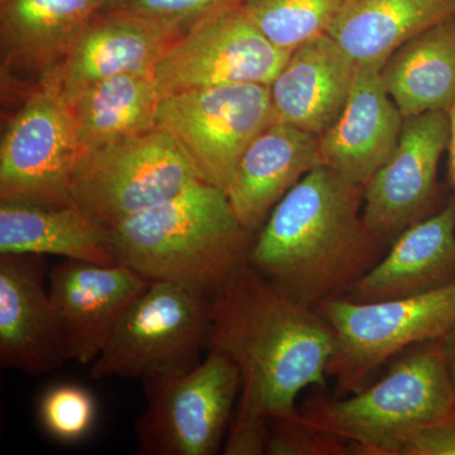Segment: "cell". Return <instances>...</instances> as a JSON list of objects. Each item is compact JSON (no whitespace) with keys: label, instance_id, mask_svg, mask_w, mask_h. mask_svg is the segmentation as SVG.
Here are the masks:
<instances>
[{"label":"cell","instance_id":"21","mask_svg":"<svg viewBox=\"0 0 455 455\" xmlns=\"http://www.w3.org/2000/svg\"><path fill=\"white\" fill-rule=\"evenodd\" d=\"M0 254L118 263L106 228L74 205L0 202Z\"/></svg>","mask_w":455,"mask_h":455},{"label":"cell","instance_id":"6","mask_svg":"<svg viewBox=\"0 0 455 455\" xmlns=\"http://www.w3.org/2000/svg\"><path fill=\"white\" fill-rule=\"evenodd\" d=\"M211 322V299L180 284L151 281L90 364V376L146 381L187 373L202 362Z\"/></svg>","mask_w":455,"mask_h":455},{"label":"cell","instance_id":"11","mask_svg":"<svg viewBox=\"0 0 455 455\" xmlns=\"http://www.w3.org/2000/svg\"><path fill=\"white\" fill-rule=\"evenodd\" d=\"M289 56L257 28L242 3H235L185 33L164 53L154 76L161 98L212 86H269Z\"/></svg>","mask_w":455,"mask_h":455},{"label":"cell","instance_id":"18","mask_svg":"<svg viewBox=\"0 0 455 455\" xmlns=\"http://www.w3.org/2000/svg\"><path fill=\"white\" fill-rule=\"evenodd\" d=\"M455 281V196L407 228L387 253L340 298L374 302L433 291Z\"/></svg>","mask_w":455,"mask_h":455},{"label":"cell","instance_id":"14","mask_svg":"<svg viewBox=\"0 0 455 455\" xmlns=\"http://www.w3.org/2000/svg\"><path fill=\"white\" fill-rule=\"evenodd\" d=\"M44 257L0 254V367L31 376L68 361L51 304Z\"/></svg>","mask_w":455,"mask_h":455},{"label":"cell","instance_id":"5","mask_svg":"<svg viewBox=\"0 0 455 455\" xmlns=\"http://www.w3.org/2000/svg\"><path fill=\"white\" fill-rule=\"evenodd\" d=\"M334 331L328 376L337 395L366 387L376 371L407 348L442 340L455 328V281L433 291L357 302L328 299L315 307Z\"/></svg>","mask_w":455,"mask_h":455},{"label":"cell","instance_id":"9","mask_svg":"<svg viewBox=\"0 0 455 455\" xmlns=\"http://www.w3.org/2000/svg\"><path fill=\"white\" fill-rule=\"evenodd\" d=\"M84 157L59 80L51 74L26 92L0 143V202L71 205Z\"/></svg>","mask_w":455,"mask_h":455},{"label":"cell","instance_id":"25","mask_svg":"<svg viewBox=\"0 0 455 455\" xmlns=\"http://www.w3.org/2000/svg\"><path fill=\"white\" fill-rule=\"evenodd\" d=\"M340 0H243L247 16L278 49L291 53L328 33Z\"/></svg>","mask_w":455,"mask_h":455},{"label":"cell","instance_id":"10","mask_svg":"<svg viewBox=\"0 0 455 455\" xmlns=\"http://www.w3.org/2000/svg\"><path fill=\"white\" fill-rule=\"evenodd\" d=\"M277 122L268 85L212 86L161 99L157 128L181 147L203 181L226 191L257 137Z\"/></svg>","mask_w":455,"mask_h":455},{"label":"cell","instance_id":"17","mask_svg":"<svg viewBox=\"0 0 455 455\" xmlns=\"http://www.w3.org/2000/svg\"><path fill=\"white\" fill-rule=\"evenodd\" d=\"M184 33L147 18L99 11L53 71L64 98L121 74L154 73Z\"/></svg>","mask_w":455,"mask_h":455},{"label":"cell","instance_id":"22","mask_svg":"<svg viewBox=\"0 0 455 455\" xmlns=\"http://www.w3.org/2000/svg\"><path fill=\"white\" fill-rule=\"evenodd\" d=\"M455 17V0H340L328 29L357 64L383 65L410 38Z\"/></svg>","mask_w":455,"mask_h":455},{"label":"cell","instance_id":"32","mask_svg":"<svg viewBox=\"0 0 455 455\" xmlns=\"http://www.w3.org/2000/svg\"><path fill=\"white\" fill-rule=\"evenodd\" d=\"M443 349H444L445 359H447L449 373L455 388V328L451 334L442 339Z\"/></svg>","mask_w":455,"mask_h":455},{"label":"cell","instance_id":"16","mask_svg":"<svg viewBox=\"0 0 455 455\" xmlns=\"http://www.w3.org/2000/svg\"><path fill=\"white\" fill-rule=\"evenodd\" d=\"M381 68L358 64L343 112L319 137L322 166L362 187L394 154L405 122L383 85Z\"/></svg>","mask_w":455,"mask_h":455},{"label":"cell","instance_id":"13","mask_svg":"<svg viewBox=\"0 0 455 455\" xmlns=\"http://www.w3.org/2000/svg\"><path fill=\"white\" fill-rule=\"evenodd\" d=\"M47 277L66 358L83 366L98 358L125 311L151 283L124 263L77 259L62 260Z\"/></svg>","mask_w":455,"mask_h":455},{"label":"cell","instance_id":"24","mask_svg":"<svg viewBox=\"0 0 455 455\" xmlns=\"http://www.w3.org/2000/svg\"><path fill=\"white\" fill-rule=\"evenodd\" d=\"M161 94L154 73L121 74L65 98L84 156L157 127Z\"/></svg>","mask_w":455,"mask_h":455},{"label":"cell","instance_id":"26","mask_svg":"<svg viewBox=\"0 0 455 455\" xmlns=\"http://www.w3.org/2000/svg\"><path fill=\"white\" fill-rule=\"evenodd\" d=\"M98 407L92 392L76 383H57L41 395L37 418L51 438L64 443L85 438L97 420Z\"/></svg>","mask_w":455,"mask_h":455},{"label":"cell","instance_id":"15","mask_svg":"<svg viewBox=\"0 0 455 455\" xmlns=\"http://www.w3.org/2000/svg\"><path fill=\"white\" fill-rule=\"evenodd\" d=\"M108 0H0L2 82L27 92L64 62Z\"/></svg>","mask_w":455,"mask_h":455},{"label":"cell","instance_id":"29","mask_svg":"<svg viewBox=\"0 0 455 455\" xmlns=\"http://www.w3.org/2000/svg\"><path fill=\"white\" fill-rule=\"evenodd\" d=\"M269 434V418L248 403L238 400V405L224 439L221 454H266Z\"/></svg>","mask_w":455,"mask_h":455},{"label":"cell","instance_id":"1","mask_svg":"<svg viewBox=\"0 0 455 455\" xmlns=\"http://www.w3.org/2000/svg\"><path fill=\"white\" fill-rule=\"evenodd\" d=\"M333 329L250 263L212 300L208 352L226 355L241 373L238 400L269 420L299 414L296 398L324 387L334 352Z\"/></svg>","mask_w":455,"mask_h":455},{"label":"cell","instance_id":"23","mask_svg":"<svg viewBox=\"0 0 455 455\" xmlns=\"http://www.w3.org/2000/svg\"><path fill=\"white\" fill-rule=\"evenodd\" d=\"M381 77L403 118L448 113L455 103V17L401 44L382 65Z\"/></svg>","mask_w":455,"mask_h":455},{"label":"cell","instance_id":"4","mask_svg":"<svg viewBox=\"0 0 455 455\" xmlns=\"http://www.w3.org/2000/svg\"><path fill=\"white\" fill-rule=\"evenodd\" d=\"M299 414L310 427L357 445L358 455H396L412 431L455 420V388L442 340L414 347L382 379L349 397L314 395Z\"/></svg>","mask_w":455,"mask_h":455},{"label":"cell","instance_id":"28","mask_svg":"<svg viewBox=\"0 0 455 455\" xmlns=\"http://www.w3.org/2000/svg\"><path fill=\"white\" fill-rule=\"evenodd\" d=\"M243 0H108L100 11L122 12L188 33L215 12Z\"/></svg>","mask_w":455,"mask_h":455},{"label":"cell","instance_id":"31","mask_svg":"<svg viewBox=\"0 0 455 455\" xmlns=\"http://www.w3.org/2000/svg\"><path fill=\"white\" fill-rule=\"evenodd\" d=\"M449 116V176L455 188V103L448 112Z\"/></svg>","mask_w":455,"mask_h":455},{"label":"cell","instance_id":"20","mask_svg":"<svg viewBox=\"0 0 455 455\" xmlns=\"http://www.w3.org/2000/svg\"><path fill=\"white\" fill-rule=\"evenodd\" d=\"M319 166V137L286 123H272L245 149L228 185L236 220L259 232L281 199Z\"/></svg>","mask_w":455,"mask_h":455},{"label":"cell","instance_id":"2","mask_svg":"<svg viewBox=\"0 0 455 455\" xmlns=\"http://www.w3.org/2000/svg\"><path fill=\"white\" fill-rule=\"evenodd\" d=\"M364 188L325 166L310 171L257 232L248 263L307 307L343 295L391 245L366 226Z\"/></svg>","mask_w":455,"mask_h":455},{"label":"cell","instance_id":"8","mask_svg":"<svg viewBox=\"0 0 455 455\" xmlns=\"http://www.w3.org/2000/svg\"><path fill=\"white\" fill-rule=\"evenodd\" d=\"M142 383L146 410L134 425L137 453H221L242 385L241 373L229 358L208 352L187 373Z\"/></svg>","mask_w":455,"mask_h":455},{"label":"cell","instance_id":"30","mask_svg":"<svg viewBox=\"0 0 455 455\" xmlns=\"http://www.w3.org/2000/svg\"><path fill=\"white\" fill-rule=\"evenodd\" d=\"M396 455H455V420L427 424L412 431Z\"/></svg>","mask_w":455,"mask_h":455},{"label":"cell","instance_id":"7","mask_svg":"<svg viewBox=\"0 0 455 455\" xmlns=\"http://www.w3.org/2000/svg\"><path fill=\"white\" fill-rule=\"evenodd\" d=\"M197 180L179 143L156 127L84 156L70 204L108 230L173 199Z\"/></svg>","mask_w":455,"mask_h":455},{"label":"cell","instance_id":"12","mask_svg":"<svg viewBox=\"0 0 455 455\" xmlns=\"http://www.w3.org/2000/svg\"><path fill=\"white\" fill-rule=\"evenodd\" d=\"M447 112H427L403 122L396 149L364 188L363 220L392 243L407 228L435 214L438 167L448 149Z\"/></svg>","mask_w":455,"mask_h":455},{"label":"cell","instance_id":"3","mask_svg":"<svg viewBox=\"0 0 455 455\" xmlns=\"http://www.w3.org/2000/svg\"><path fill=\"white\" fill-rule=\"evenodd\" d=\"M116 262L149 281L215 298L250 262L257 233L236 220L227 193L197 180L180 196L108 229Z\"/></svg>","mask_w":455,"mask_h":455},{"label":"cell","instance_id":"27","mask_svg":"<svg viewBox=\"0 0 455 455\" xmlns=\"http://www.w3.org/2000/svg\"><path fill=\"white\" fill-rule=\"evenodd\" d=\"M266 454L358 455V449L348 440L304 423L298 414L269 420Z\"/></svg>","mask_w":455,"mask_h":455},{"label":"cell","instance_id":"19","mask_svg":"<svg viewBox=\"0 0 455 455\" xmlns=\"http://www.w3.org/2000/svg\"><path fill=\"white\" fill-rule=\"evenodd\" d=\"M357 66L328 33L293 50L269 85L276 121L322 136L343 112Z\"/></svg>","mask_w":455,"mask_h":455}]
</instances>
